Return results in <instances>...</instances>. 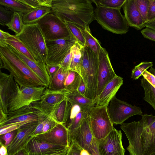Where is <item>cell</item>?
<instances>
[{"label": "cell", "mask_w": 155, "mask_h": 155, "mask_svg": "<svg viewBox=\"0 0 155 155\" xmlns=\"http://www.w3.org/2000/svg\"><path fill=\"white\" fill-rule=\"evenodd\" d=\"M120 127L128 139L130 155H155V116L144 114L140 120Z\"/></svg>", "instance_id": "cell-1"}, {"label": "cell", "mask_w": 155, "mask_h": 155, "mask_svg": "<svg viewBox=\"0 0 155 155\" xmlns=\"http://www.w3.org/2000/svg\"><path fill=\"white\" fill-rule=\"evenodd\" d=\"M52 12L64 21L81 29L95 20V9L90 0H52Z\"/></svg>", "instance_id": "cell-2"}, {"label": "cell", "mask_w": 155, "mask_h": 155, "mask_svg": "<svg viewBox=\"0 0 155 155\" xmlns=\"http://www.w3.org/2000/svg\"><path fill=\"white\" fill-rule=\"evenodd\" d=\"M0 69L8 70L21 87L45 86L37 75L12 50L9 45L6 47H0Z\"/></svg>", "instance_id": "cell-3"}, {"label": "cell", "mask_w": 155, "mask_h": 155, "mask_svg": "<svg viewBox=\"0 0 155 155\" xmlns=\"http://www.w3.org/2000/svg\"><path fill=\"white\" fill-rule=\"evenodd\" d=\"M82 61L80 75L86 86L84 96L96 102L98 97V58L88 47L82 49Z\"/></svg>", "instance_id": "cell-4"}, {"label": "cell", "mask_w": 155, "mask_h": 155, "mask_svg": "<svg viewBox=\"0 0 155 155\" xmlns=\"http://www.w3.org/2000/svg\"><path fill=\"white\" fill-rule=\"evenodd\" d=\"M15 35L37 61L46 64L47 57L46 40L38 23L25 25L21 32Z\"/></svg>", "instance_id": "cell-5"}, {"label": "cell", "mask_w": 155, "mask_h": 155, "mask_svg": "<svg viewBox=\"0 0 155 155\" xmlns=\"http://www.w3.org/2000/svg\"><path fill=\"white\" fill-rule=\"evenodd\" d=\"M95 20L105 29L113 33L123 34L129 30L127 21L120 9L96 6Z\"/></svg>", "instance_id": "cell-6"}, {"label": "cell", "mask_w": 155, "mask_h": 155, "mask_svg": "<svg viewBox=\"0 0 155 155\" xmlns=\"http://www.w3.org/2000/svg\"><path fill=\"white\" fill-rule=\"evenodd\" d=\"M107 106H96L88 112L90 127L94 137L100 140L107 136L114 128L109 117Z\"/></svg>", "instance_id": "cell-7"}, {"label": "cell", "mask_w": 155, "mask_h": 155, "mask_svg": "<svg viewBox=\"0 0 155 155\" xmlns=\"http://www.w3.org/2000/svg\"><path fill=\"white\" fill-rule=\"evenodd\" d=\"M68 93L65 89L54 90L46 87L40 99L31 105L46 118L51 119L59 104Z\"/></svg>", "instance_id": "cell-8"}, {"label": "cell", "mask_w": 155, "mask_h": 155, "mask_svg": "<svg viewBox=\"0 0 155 155\" xmlns=\"http://www.w3.org/2000/svg\"><path fill=\"white\" fill-rule=\"evenodd\" d=\"M46 41L52 40L72 36L65 22L51 13L45 15L38 22Z\"/></svg>", "instance_id": "cell-9"}, {"label": "cell", "mask_w": 155, "mask_h": 155, "mask_svg": "<svg viewBox=\"0 0 155 155\" xmlns=\"http://www.w3.org/2000/svg\"><path fill=\"white\" fill-rule=\"evenodd\" d=\"M107 111L110 119L114 124H121L130 117L143 115L141 108L114 97L110 102Z\"/></svg>", "instance_id": "cell-10"}, {"label": "cell", "mask_w": 155, "mask_h": 155, "mask_svg": "<svg viewBox=\"0 0 155 155\" xmlns=\"http://www.w3.org/2000/svg\"><path fill=\"white\" fill-rule=\"evenodd\" d=\"M76 42L72 36L70 37L46 41L47 57L46 64L60 65Z\"/></svg>", "instance_id": "cell-11"}, {"label": "cell", "mask_w": 155, "mask_h": 155, "mask_svg": "<svg viewBox=\"0 0 155 155\" xmlns=\"http://www.w3.org/2000/svg\"><path fill=\"white\" fill-rule=\"evenodd\" d=\"M46 87L45 86L22 87L19 85L16 93L8 105V113L39 100Z\"/></svg>", "instance_id": "cell-12"}, {"label": "cell", "mask_w": 155, "mask_h": 155, "mask_svg": "<svg viewBox=\"0 0 155 155\" xmlns=\"http://www.w3.org/2000/svg\"><path fill=\"white\" fill-rule=\"evenodd\" d=\"M120 130L115 128L105 138L98 141V146L100 155H124L125 150L122 143Z\"/></svg>", "instance_id": "cell-13"}, {"label": "cell", "mask_w": 155, "mask_h": 155, "mask_svg": "<svg viewBox=\"0 0 155 155\" xmlns=\"http://www.w3.org/2000/svg\"><path fill=\"white\" fill-rule=\"evenodd\" d=\"M19 84L12 75L0 71V110L8 114V105L16 93Z\"/></svg>", "instance_id": "cell-14"}, {"label": "cell", "mask_w": 155, "mask_h": 155, "mask_svg": "<svg viewBox=\"0 0 155 155\" xmlns=\"http://www.w3.org/2000/svg\"><path fill=\"white\" fill-rule=\"evenodd\" d=\"M98 58V96L105 86L117 75L111 65L108 52L102 47L101 48Z\"/></svg>", "instance_id": "cell-15"}, {"label": "cell", "mask_w": 155, "mask_h": 155, "mask_svg": "<svg viewBox=\"0 0 155 155\" xmlns=\"http://www.w3.org/2000/svg\"><path fill=\"white\" fill-rule=\"evenodd\" d=\"M46 117L30 105L7 114L5 120L0 124V126L14 123L31 120L41 122Z\"/></svg>", "instance_id": "cell-16"}, {"label": "cell", "mask_w": 155, "mask_h": 155, "mask_svg": "<svg viewBox=\"0 0 155 155\" xmlns=\"http://www.w3.org/2000/svg\"><path fill=\"white\" fill-rule=\"evenodd\" d=\"M40 123L27 125L17 130L15 137L7 147L8 155H15L25 150L32 138L37 126Z\"/></svg>", "instance_id": "cell-17"}, {"label": "cell", "mask_w": 155, "mask_h": 155, "mask_svg": "<svg viewBox=\"0 0 155 155\" xmlns=\"http://www.w3.org/2000/svg\"><path fill=\"white\" fill-rule=\"evenodd\" d=\"M33 136L51 144L69 147L68 130L65 124H58L51 130Z\"/></svg>", "instance_id": "cell-18"}, {"label": "cell", "mask_w": 155, "mask_h": 155, "mask_svg": "<svg viewBox=\"0 0 155 155\" xmlns=\"http://www.w3.org/2000/svg\"><path fill=\"white\" fill-rule=\"evenodd\" d=\"M67 147H68L51 144L33 136L24 151L25 155H49Z\"/></svg>", "instance_id": "cell-19"}, {"label": "cell", "mask_w": 155, "mask_h": 155, "mask_svg": "<svg viewBox=\"0 0 155 155\" xmlns=\"http://www.w3.org/2000/svg\"><path fill=\"white\" fill-rule=\"evenodd\" d=\"M122 7L128 25L137 30L143 28L145 22L137 9L135 0H127Z\"/></svg>", "instance_id": "cell-20"}, {"label": "cell", "mask_w": 155, "mask_h": 155, "mask_svg": "<svg viewBox=\"0 0 155 155\" xmlns=\"http://www.w3.org/2000/svg\"><path fill=\"white\" fill-rule=\"evenodd\" d=\"M94 138L88 116L75 131L73 136L72 142H74L80 147L88 150Z\"/></svg>", "instance_id": "cell-21"}, {"label": "cell", "mask_w": 155, "mask_h": 155, "mask_svg": "<svg viewBox=\"0 0 155 155\" xmlns=\"http://www.w3.org/2000/svg\"><path fill=\"white\" fill-rule=\"evenodd\" d=\"M123 83V78L117 75L105 86L98 96L96 106H108Z\"/></svg>", "instance_id": "cell-22"}, {"label": "cell", "mask_w": 155, "mask_h": 155, "mask_svg": "<svg viewBox=\"0 0 155 155\" xmlns=\"http://www.w3.org/2000/svg\"><path fill=\"white\" fill-rule=\"evenodd\" d=\"M89 111L82 110L76 105L72 106L69 120L67 126L68 143L70 146L73 136L76 130L88 117Z\"/></svg>", "instance_id": "cell-23"}, {"label": "cell", "mask_w": 155, "mask_h": 155, "mask_svg": "<svg viewBox=\"0 0 155 155\" xmlns=\"http://www.w3.org/2000/svg\"><path fill=\"white\" fill-rule=\"evenodd\" d=\"M10 46L12 50L37 75L45 85L48 87L50 83V78L46 70V64L32 61Z\"/></svg>", "instance_id": "cell-24"}, {"label": "cell", "mask_w": 155, "mask_h": 155, "mask_svg": "<svg viewBox=\"0 0 155 155\" xmlns=\"http://www.w3.org/2000/svg\"><path fill=\"white\" fill-rule=\"evenodd\" d=\"M65 97L72 105H78L88 111L96 104V101L85 97L77 90L68 93Z\"/></svg>", "instance_id": "cell-25"}, {"label": "cell", "mask_w": 155, "mask_h": 155, "mask_svg": "<svg viewBox=\"0 0 155 155\" xmlns=\"http://www.w3.org/2000/svg\"><path fill=\"white\" fill-rule=\"evenodd\" d=\"M51 12V8L42 7L33 9L29 12L23 14V21L25 25L37 23L45 15Z\"/></svg>", "instance_id": "cell-26"}, {"label": "cell", "mask_w": 155, "mask_h": 155, "mask_svg": "<svg viewBox=\"0 0 155 155\" xmlns=\"http://www.w3.org/2000/svg\"><path fill=\"white\" fill-rule=\"evenodd\" d=\"M72 106L66 97L61 102L55 115V120L57 123L65 125L68 122Z\"/></svg>", "instance_id": "cell-27"}, {"label": "cell", "mask_w": 155, "mask_h": 155, "mask_svg": "<svg viewBox=\"0 0 155 155\" xmlns=\"http://www.w3.org/2000/svg\"><path fill=\"white\" fill-rule=\"evenodd\" d=\"M83 48L76 42L71 48L72 56L70 70L80 74L82 61V49Z\"/></svg>", "instance_id": "cell-28"}, {"label": "cell", "mask_w": 155, "mask_h": 155, "mask_svg": "<svg viewBox=\"0 0 155 155\" xmlns=\"http://www.w3.org/2000/svg\"><path fill=\"white\" fill-rule=\"evenodd\" d=\"M81 30L85 38V46L89 48L98 57L101 47L99 41L92 35L89 26Z\"/></svg>", "instance_id": "cell-29"}, {"label": "cell", "mask_w": 155, "mask_h": 155, "mask_svg": "<svg viewBox=\"0 0 155 155\" xmlns=\"http://www.w3.org/2000/svg\"><path fill=\"white\" fill-rule=\"evenodd\" d=\"M81 78L80 74L70 70L64 81V89L69 93L77 90Z\"/></svg>", "instance_id": "cell-30"}, {"label": "cell", "mask_w": 155, "mask_h": 155, "mask_svg": "<svg viewBox=\"0 0 155 155\" xmlns=\"http://www.w3.org/2000/svg\"><path fill=\"white\" fill-rule=\"evenodd\" d=\"M0 5L9 9L13 12L26 13L33 9L20 2L19 0H0Z\"/></svg>", "instance_id": "cell-31"}, {"label": "cell", "mask_w": 155, "mask_h": 155, "mask_svg": "<svg viewBox=\"0 0 155 155\" xmlns=\"http://www.w3.org/2000/svg\"><path fill=\"white\" fill-rule=\"evenodd\" d=\"M69 71L63 70L61 68L50 80L48 87L51 90H60L65 89L64 82Z\"/></svg>", "instance_id": "cell-32"}, {"label": "cell", "mask_w": 155, "mask_h": 155, "mask_svg": "<svg viewBox=\"0 0 155 155\" xmlns=\"http://www.w3.org/2000/svg\"><path fill=\"white\" fill-rule=\"evenodd\" d=\"M7 44L30 59L37 62L31 53L23 43L15 35H11L6 39Z\"/></svg>", "instance_id": "cell-33"}, {"label": "cell", "mask_w": 155, "mask_h": 155, "mask_svg": "<svg viewBox=\"0 0 155 155\" xmlns=\"http://www.w3.org/2000/svg\"><path fill=\"white\" fill-rule=\"evenodd\" d=\"M140 85L143 87L144 92L143 99L155 110V88L143 77L140 79Z\"/></svg>", "instance_id": "cell-34"}, {"label": "cell", "mask_w": 155, "mask_h": 155, "mask_svg": "<svg viewBox=\"0 0 155 155\" xmlns=\"http://www.w3.org/2000/svg\"><path fill=\"white\" fill-rule=\"evenodd\" d=\"M23 14L20 12H14L10 21L6 25L9 29L15 33V35L21 32L25 25L22 20Z\"/></svg>", "instance_id": "cell-35"}, {"label": "cell", "mask_w": 155, "mask_h": 155, "mask_svg": "<svg viewBox=\"0 0 155 155\" xmlns=\"http://www.w3.org/2000/svg\"><path fill=\"white\" fill-rule=\"evenodd\" d=\"M64 21L72 36L76 40V42L82 47H84L85 40L81 28L72 23Z\"/></svg>", "instance_id": "cell-36"}, {"label": "cell", "mask_w": 155, "mask_h": 155, "mask_svg": "<svg viewBox=\"0 0 155 155\" xmlns=\"http://www.w3.org/2000/svg\"><path fill=\"white\" fill-rule=\"evenodd\" d=\"M127 0H91L96 6L113 9H120Z\"/></svg>", "instance_id": "cell-37"}, {"label": "cell", "mask_w": 155, "mask_h": 155, "mask_svg": "<svg viewBox=\"0 0 155 155\" xmlns=\"http://www.w3.org/2000/svg\"><path fill=\"white\" fill-rule=\"evenodd\" d=\"M38 123L41 122L27 120L0 126V134L2 135L7 133L18 130L26 126Z\"/></svg>", "instance_id": "cell-38"}, {"label": "cell", "mask_w": 155, "mask_h": 155, "mask_svg": "<svg viewBox=\"0 0 155 155\" xmlns=\"http://www.w3.org/2000/svg\"><path fill=\"white\" fill-rule=\"evenodd\" d=\"M153 66L152 62H142L135 66L132 70L131 78L133 80L137 79L143 73L149 68Z\"/></svg>", "instance_id": "cell-39"}, {"label": "cell", "mask_w": 155, "mask_h": 155, "mask_svg": "<svg viewBox=\"0 0 155 155\" xmlns=\"http://www.w3.org/2000/svg\"><path fill=\"white\" fill-rule=\"evenodd\" d=\"M32 9L42 7L51 8L52 5V0H19Z\"/></svg>", "instance_id": "cell-40"}, {"label": "cell", "mask_w": 155, "mask_h": 155, "mask_svg": "<svg viewBox=\"0 0 155 155\" xmlns=\"http://www.w3.org/2000/svg\"><path fill=\"white\" fill-rule=\"evenodd\" d=\"M149 0H135L137 9L145 23L147 22V14Z\"/></svg>", "instance_id": "cell-41"}, {"label": "cell", "mask_w": 155, "mask_h": 155, "mask_svg": "<svg viewBox=\"0 0 155 155\" xmlns=\"http://www.w3.org/2000/svg\"><path fill=\"white\" fill-rule=\"evenodd\" d=\"M14 12L0 5V24L5 26L10 21Z\"/></svg>", "instance_id": "cell-42"}, {"label": "cell", "mask_w": 155, "mask_h": 155, "mask_svg": "<svg viewBox=\"0 0 155 155\" xmlns=\"http://www.w3.org/2000/svg\"><path fill=\"white\" fill-rule=\"evenodd\" d=\"M67 155H91L87 150L79 147L72 141L70 144Z\"/></svg>", "instance_id": "cell-43"}, {"label": "cell", "mask_w": 155, "mask_h": 155, "mask_svg": "<svg viewBox=\"0 0 155 155\" xmlns=\"http://www.w3.org/2000/svg\"><path fill=\"white\" fill-rule=\"evenodd\" d=\"M155 19V0H149L147 14V22L150 21Z\"/></svg>", "instance_id": "cell-44"}, {"label": "cell", "mask_w": 155, "mask_h": 155, "mask_svg": "<svg viewBox=\"0 0 155 155\" xmlns=\"http://www.w3.org/2000/svg\"><path fill=\"white\" fill-rule=\"evenodd\" d=\"M72 54L71 49L60 64V68L64 71H68L70 70Z\"/></svg>", "instance_id": "cell-45"}, {"label": "cell", "mask_w": 155, "mask_h": 155, "mask_svg": "<svg viewBox=\"0 0 155 155\" xmlns=\"http://www.w3.org/2000/svg\"><path fill=\"white\" fill-rule=\"evenodd\" d=\"M17 130L11 131L2 135L1 139L5 141L4 144L7 147L12 142L16 136Z\"/></svg>", "instance_id": "cell-46"}, {"label": "cell", "mask_w": 155, "mask_h": 155, "mask_svg": "<svg viewBox=\"0 0 155 155\" xmlns=\"http://www.w3.org/2000/svg\"><path fill=\"white\" fill-rule=\"evenodd\" d=\"M141 33L146 38L155 41V30L148 27L142 30Z\"/></svg>", "instance_id": "cell-47"}, {"label": "cell", "mask_w": 155, "mask_h": 155, "mask_svg": "<svg viewBox=\"0 0 155 155\" xmlns=\"http://www.w3.org/2000/svg\"><path fill=\"white\" fill-rule=\"evenodd\" d=\"M46 68L50 80L60 68V65L49 64H46Z\"/></svg>", "instance_id": "cell-48"}, {"label": "cell", "mask_w": 155, "mask_h": 155, "mask_svg": "<svg viewBox=\"0 0 155 155\" xmlns=\"http://www.w3.org/2000/svg\"><path fill=\"white\" fill-rule=\"evenodd\" d=\"M47 121L45 124L41 133L46 132L56 126L58 124L53 120L47 118Z\"/></svg>", "instance_id": "cell-49"}, {"label": "cell", "mask_w": 155, "mask_h": 155, "mask_svg": "<svg viewBox=\"0 0 155 155\" xmlns=\"http://www.w3.org/2000/svg\"><path fill=\"white\" fill-rule=\"evenodd\" d=\"M11 35L7 32L4 31L1 29L0 30V47H6L8 45L6 42L7 38Z\"/></svg>", "instance_id": "cell-50"}, {"label": "cell", "mask_w": 155, "mask_h": 155, "mask_svg": "<svg viewBox=\"0 0 155 155\" xmlns=\"http://www.w3.org/2000/svg\"><path fill=\"white\" fill-rule=\"evenodd\" d=\"M91 155H100L98 146V142L94 138L88 150Z\"/></svg>", "instance_id": "cell-51"}, {"label": "cell", "mask_w": 155, "mask_h": 155, "mask_svg": "<svg viewBox=\"0 0 155 155\" xmlns=\"http://www.w3.org/2000/svg\"><path fill=\"white\" fill-rule=\"evenodd\" d=\"M47 118H46L45 120L38 125L35 130L33 136L42 133L44 126L47 121Z\"/></svg>", "instance_id": "cell-52"}, {"label": "cell", "mask_w": 155, "mask_h": 155, "mask_svg": "<svg viewBox=\"0 0 155 155\" xmlns=\"http://www.w3.org/2000/svg\"><path fill=\"white\" fill-rule=\"evenodd\" d=\"M77 91L81 94L84 96L86 91V86L82 77L78 87Z\"/></svg>", "instance_id": "cell-53"}, {"label": "cell", "mask_w": 155, "mask_h": 155, "mask_svg": "<svg viewBox=\"0 0 155 155\" xmlns=\"http://www.w3.org/2000/svg\"><path fill=\"white\" fill-rule=\"evenodd\" d=\"M1 147L0 148V155H6L8 154L7 147L2 143L0 142Z\"/></svg>", "instance_id": "cell-54"}, {"label": "cell", "mask_w": 155, "mask_h": 155, "mask_svg": "<svg viewBox=\"0 0 155 155\" xmlns=\"http://www.w3.org/2000/svg\"><path fill=\"white\" fill-rule=\"evenodd\" d=\"M143 27H148L155 30V19L149 22L144 23Z\"/></svg>", "instance_id": "cell-55"}, {"label": "cell", "mask_w": 155, "mask_h": 155, "mask_svg": "<svg viewBox=\"0 0 155 155\" xmlns=\"http://www.w3.org/2000/svg\"><path fill=\"white\" fill-rule=\"evenodd\" d=\"M69 147H67L59 152L49 155H67Z\"/></svg>", "instance_id": "cell-56"}, {"label": "cell", "mask_w": 155, "mask_h": 155, "mask_svg": "<svg viewBox=\"0 0 155 155\" xmlns=\"http://www.w3.org/2000/svg\"><path fill=\"white\" fill-rule=\"evenodd\" d=\"M15 155H25V153L24 150L21 151Z\"/></svg>", "instance_id": "cell-57"}, {"label": "cell", "mask_w": 155, "mask_h": 155, "mask_svg": "<svg viewBox=\"0 0 155 155\" xmlns=\"http://www.w3.org/2000/svg\"><path fill=\"white\" fill-rule=\"evenodd\" d=\"M6 155H8V154H7Z\"/></svg>", "instance_id": "cell-58"}]
</instances>
